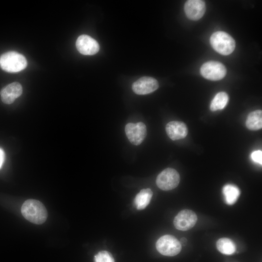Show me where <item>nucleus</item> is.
Here are the masks:
<instances>
[{
    "mask_svg": "<svg viewBox=\"0 0 262 262\" xmlns=\"http://www.w3.org/2000/svg\"><path fill=\"white\" fill-rule=\"evenodd\" d=\"M246 126L250 130H258L262 128V112L256 110L251 112L246 120Z\"/></svg>",
    "mask_w": 262,
    "mask_h": 262,
    "instance_id": "16",
    "label": "nucleus"
},
{
    "mask_svg": "<svg viewBox=\"0 0 262 262\" xmlns=\"http://www.w3.org/2000/svg\"><path fill=\"white\" fill-rule=\"evenodd\" d=\"M186 239L185 238H182L180 239V241L182 242V244H184V242H186Z\"/></svg>",
    "mask_w": 262,
    "mask_h": 262,
    "instance_id": "22",
    "label": "nucleus"
},
{
    "mask_svg": "<svg viewBox=\"0 0 262 262\" xmlns=\"http://www.w3.org/2000/svg\"><path fill=\"white\" fill-rule=\"evenodd\" d=\"M21 212L27 220L35 224L44 223L48 217V212L44 205L35 199H28L23 203Z\"/></svg>",
    "mask_w": 262,
    "mask_h": 262,
    "instance_id": "1",
    "label": "nucleus"
},
{
    "mask_svg": "<svg viewBox=\"0 0 262 262\" xmlns=\"http://www.w3.org/2000/svg\"><path fill=\"white\" fill-rule=\"evenodd\" d=\"M180 180L179 173L173 168H167L158 175L156 182L160 189L168 191L175 188L178 185Z\"/></svg>",
    "mask_w": 262,
    "mask_h": 262,
    "instance_id": "5",
    "label": "nucleus"
},
{
    "mask_svg": "<svg viewBox=\"0 0 262 262\" xmlns=\"http://www.w3.org/2000/svg\"><path fill=\"white\" fill-rule=\"evenodd\" d=\"M222 192L225 202L229 205L234 204L240 195V191L238 187L231 184L224 185Z\"/></svg>",
    "mask_w": 262,
    "mask_h": 262,
    "instance_id": "14",
    "label": "nucleus"
},
{
    "mask_svg": "<svg viewBox=\"0 0 262 262\" xmlns=\"http://www.w3.org/2000/svg\"><path fill=\"white\" fill-rule=\"evenodd\" d=\"M217 249L222 254L231 255L236 251V246L234 242L228 238H221L216 242Z\"/></svg>",
    "mask_w": 262,
    "mask_h": 262,
    "instance_id": "17",
    "label": "nucleus"
},
{
    "mask_svg": "<svg viewBox=\"0 0 262 262\" xmlns=\"http://www.w3.org/2000/svg\"><path fill=\"white\" fill-rule=\"evenodd\" d=\"M153 192L149 188L142 189L136 196L134 203L138 210L145 209L149 203Z\"/></svg>",
    "mask_w": 262,
    "mask_h": 262,
    "instance_id": "15",
    "label": "nucleus"
},
{
    "mask_svg": "<svg viewBox=\"0 0 262 262\" xmlns=\"http://www.w3.org/2000/svg\"><path fill=\"white\" fill-rule=\"evenodd\" d=\"M227 69L225 66L217 61H209L202 65L200 74L205 79L211 81H218L225 77Z\"/></svg>",
    "mask_w": 262,
    "mask_h": 262,
    "instance_id": "6",
    "label": "nucleus"
},
{
    "mask_svg": "<svg viewBox=\"0 0 262 262\" xmlns=\"http://www.w3.org/2000/svg\"><path fill=\"white\" fill-rule=\"evenodd\" d=\"M156 247L158 251L163 255L174 256L181 251V244L174 236L165 235L158 240Z\"/></svg>",
    "mask_w": 262,
    "mask_h": 262,
    "instance_id": "4",
    "label": "nucleus"
},
{
    "mask_svg": "<svg viewBox=\"0 0 262 262\" xmlns=\"http://www.w3.org/2000/svg\"><path fill=\"white\" fill-rule=\"evenodd\" d=\"M159 87L158 81L150 77H142L133 83L132 89L138 95H146L152 93Z\"/></svg>",
    "mask_w": 262,
    "mask_h": 262,
    "instance_id": "10",
    "label": "nucleus"
},
{
    "mask_svg": "<svg viewBox=\"0 0 262 262\" xmlns=\"http://www.w3.org/2000/svg\"><path fill=\"white\" fill-rule=\"evenodd\" d=\"M252 160L260 164H262V151L258 150L253 151L251 154Z\"/></svg>",
    "mask_w": 262,
    "mask_h": 262,
    "instance_id": "20",
    "label": "nucleus"
},
{
    "mask_svg": "<svg viewBox=\"0 0 262 262\" xmlns=\"http://www.w3.org/2000/svg\"><path fill=\"white\" fill-rule=\"evenodd\" d=\"M5 160V153L3 150L0 148V169L1 168Z\"/></svg>",
    "mask_w": 262,
    "mask_h": 262,
    "instance_id": "21",
    "label": "nucleus"
},
{
    "mask_svg": "<svg viewBox=\"0 0 262 262\" xmlns=\"http://www.w3.org/2000/svg\"><path fill=\"white\" fill-rule=\"evenodd\" d=\"M95 262H115V260L110 253L107 251H101L95 256Z\"/></svg>",
    "mask_w": 262,
    "mask_h": 262,
    "instance_id": "19",
    "label": "nucleus"
},
{
    "mask_svg": "<svg viewBox=\"0 0 262 262\" xmlns=\"http://www.w3.org/2000/svg\"><path fill=\"white\" fill-rule=\"evenodd\" d=\"M27 66L26 58L21 54L14 51L3 53L0 57V66L5 71L10 73L19 72Z\"/></svg>",
    "mask_w": 262,
    "mask_h": 262,
    "instance_id": "2",
    "label": "nucleus"
},
{
    "mask_svg": "<svg viewBox=\"0 0 262 262\" xmlns=\"http://www.w3.org/2000/svg\"><path fill=\"white\" fill-rule=\"evenodd\" d=\"M197 220L196 214L193 211L185 209L180 211L174 220L175 227L179 230L186 231L192 229Z\"/></svg>",
    "mask_w": 262,
    "mask_h": 262,
    "instance_id": "8",
    "label": "nucleus"
},
{
    "mask_svg": "<svg viewBox=\"0 0 262 262\" xmlns=\"http://www.w3.org/2000/svg\"><path fill=\"white\" fill-rule=\"evenodd\" d=\"M187 17L192 20L201 18L206 11V5L203 0H189L186 1L184 6Z\"/></svg>",
    "mask_w": 262,
    "mask_h": 262,
    "instance_id": "11",
    "label": "nucleus"
},
{
    "mask_svg": "<svg viewBox=\"0 0 262 262\" xmlns=\"http://www.w3.org/2000/svg\"><path fill=\"white\" fill-rule=\"evenodd\" d=\"M165 130L167 135L172 140L183 139L188 133L186 125L181 121L169 122L166 125Z\"/></svg>",
    "mask_w": 262,
    "mask_h": 262,
    "instance_id": "13",
    "label": "nucleus"
},
{
    "mask_svg": "<svg viewBox=\"0 0 262 262\" xmlns=\"http://www.w3.org/2000/svg\"><path fill=\"white\" fill-rule=\"evenodd\" d=\"M210 43L213 48L218 53L228 55L231 54L235 48L234 39L228 33L218 31L212 34Z\"/></svg>",
    "mask_w": 262,
    "mask_h": 262,
    "instance_id": "3",
    "label": "nucleus"
},
{
    "mask_svg": "<svg viewBox=\"0 0 262 262\" xmlns=\"http://www.w3.org/2000/svg\"><path fill=\"white\" fill-rule=\"evenodd\" d=\"M125 130L129 141L136 146L140 145L147 135L146 126L141 122L128 123L125 126Z\"/></svg>",
    "mask_w": 262,
    "mask_h": 262,
    "instance_id": "7",
    "label": "nucleus"
},
{
    "mask_svg": "<svg viewBox=\"0 0 262 262\" xmlns=\"http://www.w3.org/2000/svg\"><path fill=\"white\" fill-rule=\"evenodd\" d=\"M228 101L229 96L226 93L219 92L213 99L210 104V109L212 111L223 109L228 103Z\"/></svg>",
    "mask_w": 262,
    "mask_h": 262,
    "instance_id": "18",
    "label": "nucleus"
},
{
    "mask_svg": "<svg viewBox=\"0 0 262 262\" xmlns=\"http://www.w3.org/2000/svg\"><path fill=\"white\" fill-rule=\"evenodd\" d=\"M76 46L80 53L83 55H94L99 49L98 42L91 36L82 34L78 37Z\"/></svg>",
    "mask_w": 262,
    "mask_h": 262,
    "instance_id": "9",
    "label": "nucleus"
},
{
    "mask_svg": "<svg viewBox=\"0 0 262 262\" xmlns=\"http://www.w3.org/2000/svg\"><path fill=\"white\" fill-rule=\"evenodd\" d=\"M22 93V87L17 82H12L3 87L0 91L2 101L7 104L14 102Z\"/></svg>",
    "mask_w": 262,
    "mask_h": 262,
    "instance_id": "12",
    "label": "nucleus"
}]
</instances>
